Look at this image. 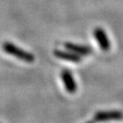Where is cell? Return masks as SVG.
Masks as SVG:
<instances>
[{
  "mask_svg": "<svg viewBox=\"0 0 123 123\" xmlns=\"http://www.w3.org/2000/svg\"><path fill=\"white\" fill-rule=\"evenodd\" d=\"M3 49H4V50L6 53L10 54V55L18 58L20 60H22L25 62L31 63L35 60V57L33 54L25 51L24 50L19 48L18 46L15 45V44H11V43H4V45H3Z\"/></svg>",
  "mask_w": 123,
  "mask_h": 123,
  "instance_id": "1",
  "label": "cell"
},
{
  "mask_svg": "<svg viewBox=\"0 0 123 123\" xmlns=\"http://www.w3.org/2000/svg\"><path fill=\"white\" fill-rule=\"evenodd\" d=\"M54 55L57 58L65 60V61L72 62H80L81 60L80 56L75 53H70V52L62 51V50H55Z\"/></svg>",
  "mask_w": 123,
  "mask_h": 123,
  "instance_id": "5",
  "label": "cell"
},
{
  "mask_svg": "<svg viewBox=\"0 0 123 123\" xmlns=\"http://www.w3.org/2000/svg\"><path fill=\"white\" fill-rule=\"evenodd\" d=\"M61 75L62 79L63 80L64 86L66 87V90L68 92H70V93H74V92H76L77 86L73 78L71 72L68 71V70H63V71L62 72Z\"/></svg>",
  "mask_w": 123,
  "mask_h": 123,
  "instance_id": "2",
  "label": "cell"
},
{
  "mask_svg": "<svg viewBox=\"0 0 123 123\" xmlns=\"http://www.w3.org/2000/svg\"><path fill=\"white\" fill-rule=\"evenodd\" d=\"M94 36L97 38L100 47L103 50H108L110 49V41L108 39L106 33L103 29L101 28H96L94 30Z\"/></svg>",
  "mask_w": 123,
  "mask_h": 123,
  "instance_id": "4",
  "label": "cell"
},
{
  "mask_svg": "<svg viewBox=\"0 0 123 123\" xmlns=\"http://www.w3.org/2000/svg\"><path fill=\"white\" fill-rule=\"evenodd\" d=\"M64 46L68 50H71L72 52L79 55V56H88L89 54L92 53L91 48L87 46L73 44V43H65Z\"/></svg>",
  "mask_w": 123,
  "mask_h": 123,
  "instance_id": "3",
  "label": "cell"
}]
</instances>
